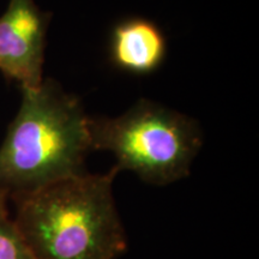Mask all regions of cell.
Returning a JSON list of instances; mask_svg holds the SVG:
<instances>
[{
    "label": "cell",
    "instance_id": "cell-1",
    "mask_svg": "<svg viewBox=\"0 0 259 259\" xmlns=\"http://www.w3.org/2000/svg\"><path fill=\"white\" fill-rule=\"evenodd\" d=\"M118 173L85 171L10 198L15 225L37 259H118L127 251L113 196Z\"/></svg>",
    "mask_w": 259,
    "mask_h": 259
},
{
    "label": "cell",
    "instance_id": "cell-2",
    "mask_svg": "<svg viewBox=\"0 0 259 259\" xmlns=\"http://www.w3.org/2000/svg\"><path fill=\"white\" fill-rule=\"evenodd\" d=\"M17 115L0 147V190L9 198L85 173L89 116L82 103L52 78L21 89Z\"/></svg>",
    "mask_w": 259,
    "mask_h": 259
},
{
    "label": "cell",
    "instance_id": "cell-3",
    "mask_svg": "<svg viewBox=\"0 0 259 259\" xmlns=\"http://www.w3.org/2000/svg\"><path fill=\"white\" fill-rule=\"evenodd\" d=\"M88 127L92 150L111 151L119 171L157 186L189 176L203 143L196 120L149 100L116 118L89 116Z\"/></svg>",
    "mask_w": 259,
    "mask_h": 259
},
{
    "label": "cell",
    "instance_id": "cell-4",
    "mask_svg": "<svg viewBox=\"0 0 259 259\" xmlns=\"http://www.w3.org/2000/svg\"><path fill=\"white\" fill-rule=\"evenodd\" d=\"M50 21V12L35 0H9L0 16V72L21 89H37L44 82Z\"/></svg>",
    "mask_w": 259,
    "mask_h": 259
},
{
    "label": "cell",
    "instance_id": "cell-5",
    "mask_svg": "<svg viewBox=\"0 0 259 259\" xmlns=\"http://www.w3.org/2000/svg\"><path fill=\"white\" fill-rule=\"evenodd\" d=\"M167 41L156 24L144 18H128L113 29L109 56L119 70L149 74L163 63Z\"/></svg>",
    "mask_w": 259,
    "mask_h": 259
},
{
    "label": "cell",
    "instance_id": "cell-6",
    "mask_svg": "<svg viewBox=\"0 0 259 259\" xmlns=\"http://www.w3.org/2000/svg\"><path fill=\"white\" fill-rule=\"evenodd\" d=\"M0 259H37L9 215L0 216Z\"/></svg>",
    "mask_w": 259,
    "mask_h": 259
},
{
    "label": "cell",
    "instance_id": "cell-7",
    "mask_svg": "<svg viewBox=\"0 0 259 259\" xmlns=\"http://www.w3.org/2000/svg\"><path fill=\"white\" fill-rule=\"evenodd\" d=\"M9 194L0 190V216L9 215L8 211V202H9Z\"/></svg>",
    "mask_w": 259,
    "mask_h": 259
}]
</instances>
